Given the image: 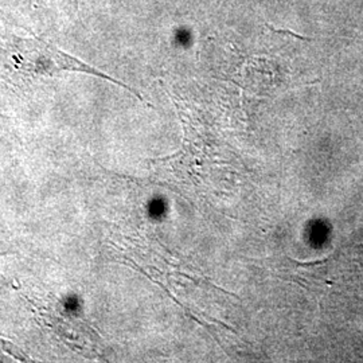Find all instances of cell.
I'll list each match as a JSON object with an SVG mask.
<instances>
[{"instance_id":"1","label":"cell","mask_w":363,"mask_h":363,"mask_svg":"<svg viewBox=\"0 0 363 363\" xmlns=\"http://www.w3.org/2000/svg\"><path fill=\"white\" fill-rule=\"evenodd\" d=\"M0 65L9 72L22 77H52L64 72L86 73L94 77L104 78L124 89L132 91L144 101L139 91L132 89L124 82L115 79L99 69L78 60L76 57L58 49L50 42L38 37H16L13 34L0 38Z\"/></svg>"}]
</instances>
